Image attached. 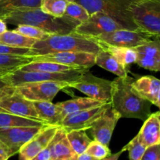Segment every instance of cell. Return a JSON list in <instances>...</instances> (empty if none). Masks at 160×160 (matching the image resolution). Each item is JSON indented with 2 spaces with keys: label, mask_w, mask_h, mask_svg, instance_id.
I'll return each instance as SVG.
<instances>
[{
  "label": "cell",
  "mask_w": 160,
  "mask_h": 160,
  "mask_svg": "<svg viewBox=\"0 0 160 160\" xmlns=\"http://www.w3.org/2000/svg\"><path fill=\"white\" fill-rule=\"evenodd\" d=\"M137 53L136 63L139 67L158 72L160 70V42L159 36L149 39L143 44L134 47Z\"/></svg>",
  "instance_id": "16"
},
{
  "label": "cell",
  "mask_w": 160,
  "mask_h": 160,
  "mask_svg": "<svg viewBox=\"0 0 160 160\" xmlns=\"http://www.w3.org/2000/svg\"><path fill=\"white\" fill-rule=\"evenodd\" d=\"M46 124L42 120L0 112V128L15 127H43Z\"/></svg>",
  "instance_id": "25"
},
{
  "label": "cell",
  "mask_w": 160,
  "mask_h": 160,
  "mask_svg": "<svg viewBox=\"0 0 160 160\" xmlns=\"http://www.w3.org/2000/svg\"><path fill=\"white\" fill-rule=\"evenodd\" d=\"M14 31L19 34H22V35L36 39V40H43V39L53 34L49 32H47V31H44L41 28H37V27L26 24L18 25V26H17V28L14 29Z\"/></svg>",
  "instance_id": "33"
},
{
  "label": "cell",
  "mask_w": 160,
  "mask_h": 160,
  "mask_svg": "<svg viewBox=\"0 0 160 160\" xmlns=\"http://www.w3.org/2000/svg\"><path fill=\"white\" fill-rule=\"evenodd\" d=\"M92 38L96 41L98 44H105L112 46L134 48L151 39L152 37L139 30L132 31L128 29H120L105 33Z\"/></svg>",
  "instance_id": "12"
},
{
  "label": "cell",
  "mask_w": 160,
  "mask_h": 160,
  "mask_svg": "<svg viewBox=\"0 0 160 160\" xmlns=\"http://www.w3.org/2000/svg\"><path fill=\"white\" fill-rule=\"evenodd\" d=\"M126 151V148L123 147V148H122L121 150H120V152H118L115 153V154H110L108 156H106V157L103 158V159H100V160H118L119 158H120V155L122 154V153L123 152Z\"/></svg>",
  "instance_id": "40"
},
{
  "label": "cell",
  "mask_w": 160,
  "mask_h": 160,
  "mask_svg": "<svg viewBox=\"0 0 160 160\" xmlns=\"http://www.w3.org/2000/svg\"><path fill=\"white\" fill-rule=\"evenodd\" d=\"M89 13L81 5L76 2H68L65 12L62 17L74 24L75 26L84 23L88 20Z\"/></svg>",
  "instance_id": "30"
},
{
  "label": "cell",
  "mask_w": 160,
  "mask_h": 160,
  "mask_svg": "<svg viewBox=\"0 0 160 160\" xmlns=\"http://www.w3.org/2000/svg\"><path fill=\"white\" fill-rule=\"evenodd\" d=\"M68 88L77 89L93 99L109 102L112 81L98 78L88 70H86L76 80L69 82Z\"/></svg>",
  "instance_id": "7"
},
{
  "label": "cell",
  "mask_w": 160,
  "mask_h": 160,
  "mask_svg": "<svg viewBox=\"0 0 160 160\" xmlns=\"http://www.w3.org/2000/svg\"><path fill=\"white\" fill-rule=\"evenodd\" d=\"M52 156H51V145H50V142L48 145H47L45 148L41 152H39L34 158L31 160H51Z\"/></svg>",
  "instance_id": "38"
},
{
  "label": "cell",
  "mask_w": 160,
  "mask_h": 160,
  "mask_svg": "<svg viewBox=\"0 0 160 160\" xmlns=\"http://www.w3.org/2000/svg\"><path fill=\"white\" fill-rule=\"evenodd\" d=\"M66 160H78V156H73V157L70 158V159H66Z\"/></svg>",
  "instance_id": "44"
},
{
  "label": "cell",
  "mask_w": 160,
  "mask_h": 160,
  "mask_svg": "<svg viewBox=\"0 0 160 160\" xmlns=\"http://www.w3.org/2000/svg\"><path fill=\"white\" fill-rule=\"evenodd\" d=\"M30 50H31V48L12 47L0 43V54L2 55L29 56Z\"/></svg>",
  "instance_id": "36"
},
{
  "label": "cell",
  "mask_w": 160,
  "mask_h": 160,
  "mask_svg": "<svg viewBox=\"0 0 160 160\" xmlns=\"http://www.w3.org/2000/svg\"><path fill=\"white\" fill-rule=\"evenodd\" d=\"M39 119L46 124L52 126H59L64 118L62 109L56 104L52 102L40 101L32 102Z\"/></svg>",
  "instance_id": "21"
},
{
  "label": "cell",
  "mask_w": 160,
  "mask_h": 160,
  "mask_svg": "<svg viewBox=\"0 0 160 160\" xmlns=\"http://www.w3.org/2000/svg\"><path fill=\"white\" fill-rule=\"evenodd\" d=\"M138 140L145 147L160 144V112L151 113L144 121L137 134Z\"/></svg>",
  "instance_id": "19"
},
{
  "label": "cell",
  "mask_w": 160,
  "mask_h": 160,
  "mask_svg": "<svg viewBox=\"0 0 160 160\" xmlns=\"http://www.w3.org/2000/svg\"><path fill=\"white\" fill-rule=\"evenodd\" d=\"M59 126L46 125L43 127L29 142L19 151V160H31L39 152L48 145L54 137Z\"/></svg>",
  "instance_id": "17"
},
{
  "label": "cell",
  "mask_w": 160,
  "mask_h": 160,
  "mask_svg": "<svg viewBox=\"0 0 160 160\" xmlns=\"http://www.w3.org/2000/svg\"><path fill=\"white\" fill-rule=\"evenodd\" d=\"M0 112L40 120L32 102L22 96L12 86H5L0 92Z\"/></svg>",
  "instance_id": "8"
},
{
  "label": "cell",
  "mask_w": 160,
  "mask_h": 160,
  "mask_svg": "<svg viewBox=\"0 0 160 160\" xmlns=\"http://www.w3.org/2000/svg\"><path fill=\"white\" fill-rule=\"evenodd\" d=\"M134 78L128 75L112 81L110 102L120 118H133L145 121L151 114L152 104L142 98L131 87Z\"/></svg>",
  "instance_id": "1"
},
{
  "label": "cell",
  "mask_w": 160,
  "mask_h": 160,
  "mask_svg": "<svg viewBox=\"0 0 160 160\" xmlns=\"http://www.w3.org/2000/svg\"><path fill=\"white\" fill-rule=\"evenodd\" d=\"M51 160H66L77 156L71 148L67 138V131L59 126L54 137L50 142Z\"/></svg>",
  "instance_id": "20"
},
{
  "label": "cell",
  "mask_w": 160,
  "mask_h": 160,
  "mask_svg": "<svg viewBox=\"0 0 160 160\" xmlns=\"http://www.w3.org/2000/svg\"><path fill=\"white\" fill-rule=\"evenodd\" d=\"M124 29L115 19L102 12L91 14L88 20L78 25L74 31L81 35L95 38L116 30Z\"/></svg>",
  "instance_id": "11"
},
{
  "label": "cell",
  "mask_w": 160,
  "mask_h": 160,
  "mask_svg": "<svg viewBox=\"0 0 160 160\" xmlns=\"http://www.w3.org/2000/svg\"><path fill=\"white\" fill-rule=\"evenodd\" d=\"M36 39L23 36L15 31H6L0 34V43L19 48H31L36 42Z\"/></svg>",
  "instance_id": "29"
},
{
  "label": "cell",
  "mask_w": 160,
  "mask_h": 160,
  "mask_svg": "<svg viewBox=\"0 0 160 160\" xmlns=\"http://www.w3.org/2000/svg\"><path fill=\"white\" fill-rule=\"evenodd\" d=\"M31 61L56 62L79 70H88L95 65V54L86 52H61L31 56Z\"/></svg>",
  "instance_id": "10"
},
{
  "label": "cell",
  "mask_w": 160,
  "mask_h": 160,
  "mask_svg": "<svg viewBox=\"0 0 160 160\" xmlns=\"http://www.w3.org/2000/svg\"><path fill=\"white\" fill-rule=\"evenodd\" d=\"M131 16L139 31L152 38L160 34V0H142L131 8Z\"/></svg>",
  "instance_id": "5"
},
{
  "label": "cell",
  "mask_w": 160,
  "mask_h": 160,
  "mask_svg": "<svg viewBox=\"0 0 160 160\" xmlns=\"http://www.w3.org/2000/svg\"><path fill=\"white\" fill-rule=\"evenodd\" d=\"M95 65L108 70L119 78H124L128 75V70L120 65L112 54L102 48L95 54Z\"/></svg>",
  "instance_id": "23"
},
{
  "label": "cell",
  "mask_w": 160,
  "mask_h": 160,
  "mask_svg": "<svg viewBox=\"0 0 160 160\" xmlns=\"http://www.w3.org/2000/svg\"><path fill=\"white\" fill-rule=\"evenodd\" d=\"M42 0H0V20L22 9L40 7Z\"/></svg>",
  "instance_id": "26"
},
{
  "label": "cell",
  "mask_w": 160,
  "mask_h": 160,
  "mask_svg": "<svg viewBox=\"0 0 160 160\" xmlns=\"http://www.w3.org/2000/svg\"><path fill=\"white\" fill-rule=\"evenodd\" d=\"M102 48H104L114 56L119 63L123 66L126 70L132 63L136 62L137 53L134 48H126V47H118L107 45L105 44H99Z\"/></svg>",
  "instance_id": "24"
},
{
  "label": "cell",
  "mask_w": 160,
  "mask_h": 160,
  "mask_svg": "<svg viewBox=\"0 0 160 160\" xmlns=\"http://www.w3.org/2000/svg\"><path fill=\"white\" fill-rule=\"evenodd\" d=\"M120 119V115L112 109L109 102L106 110L95 120L88 129L94 140L108 146Z\"/></svg>",
  "instance_id": "13"
},
{
  "label": "cell",
  "mask_w": 160,
  "mask_h": 160,
  "mask_svg": "<svg viewBox=\"0 0 160 160\" xmlns=\"http://www.w3.org/2000/svg\"><path fill=\"white\" fill-rule=\"evenodd\" d=\"M67 2H73V1H74V0H67Z\"/></svg>",
  "instance_id": "45"
},
{
  "label": "cell",
  "mask_w": 160,
  "mask_h": 160,
  "mask_svg": "<svg viewBox=\"0 0 160 160\" xmlns=\"http://www.w3.org/2000/svg\"><path fill=\"white\" fill-rule=\"evenodd\" d=\"M5 73H6V72H4V71H0V92H1L2 89L5 86L7 85V84L4 82L2 78V76L3 74H5Z\"/></svg>",
  "instance_id": "43"
},
{
  "label": "cell",
  "mask_w": 160,
  "mask_h": 160,
  "mask_svg": "<svg viewBox=\"0 0 160 160\" xmlns=\"http://www.w3.org/2000/svg\"><path fill=\"white\" fill-rule=\"evenodd\" d=\"M67 138L73 152L77 155L85 152L92 140L86 134V130H72L67 131Z\"/></svg>",
  "instance_id": "28"
},
{
  "label": "cell",
  "mask_w": 160,
  "mask_h": 160,
  "mask_svg": "<svg viewBox=\"0 0 160 160\" xmlns=\"http://www.w3.org/2000/svg\"><path fill=\"white\" fill-rule=\"evenodd\" d=\"M105 103L107 102H103L93 99L89 97H79V98L59 102L57 103V105L62 109V115H63V117H65L69 114L92 109V108L101 106Z\"/></svg>",
  "instance_id": "22"
},
{
  "label": "cell",
  "mask_w": 160,
  "mask_h": 160,
  "mask_svg": "<svg viewBox=\"0 0 160 160\" xmlns=\"http://www.w3.org/2000/svg\"><path fill=\"white\" fill-rule=\"evenodd\" d=\"M21 71H41L47 72V73H64L69 72L71 70H79V69L73 68V67H68V66L62 65V64L56 63L51 62H34L31 61L29 63L24 66H22L19 68Z\"/></svg>",
  "instance_id": "27"
},
{
  "label": "cell",
  "mask_w": 160,
  "mask_h": 160,
  "mask_svg": "<svg viewBox=\"0 0 160 160\" xmlns=\"http://www.w3.org/2000/svg\"><path fill=\"white\" fill-rule=\"evenodd\" d=\"M78 160H99V159L93 157V156H92L91 155L88 154V153L84 152V153H82V154L78 156Z\"/></svg>",
  "instance_id": "41"
},
{
  "label": "cell",
  "mask_w": 160,
  "mask_h": 160,
  "mask_svg": "<svg viewBox=\"0 0 160 160\" xmlns=\"http://www.w3.org/2000/svg\"><path fill=\"white\" fill-rule=\"evenodd\" d=\"M6 23L12 25L26 24L37 27L53 34H69L74 31L76 26L64 17L56 18L41 10L40 7L22 9L5 17Z\"/></svg>",
  "instance_id": "3"
},
{
  "label": "cell",
  "mask_w": 160,
  "mask_h": 160,
  "mask_svg": "<svg viewBox=\"0 0 160 160\" xmlns=\"http://www.w3.org/2000/svg\"><path fill=\"white\" fill-rule=\"evenodd\" d=\"M7 31V27H6V23L2 20H0V34L4 33L5 31Z\"/></svg>",
  "instance_id": "42"
},
{
  "label": "cell",
  "mask_w": 160,
  "mask_h": 160,
  "mask_svg": "<svg viewBox=\"0 0 160 160\" xmlns=\"http://www.w3.org/2000/svg\"><path fill=\"white\" fill-rule=\"evenodd\" d=\"M109 102L101 106L73 112L66 116L62 119L59 127L63 128L66 131L72 130H88L98 117L106 110Z\"/></svg>",
  "instance_id": "15"
},
{
  "label": "cell",
  "mask_w": 160,
  "mask_h": 160,
  "mask_svg": "<svg viewBox=\"0 0 160 160\" xmlns=\"http://www.w3.org/2000/svg\"><path fill=\"white\" fill-rule=\"evenodd\" d=\"M68 83L65 81H39L24 83L13 88L22 96L31 102H52L58 92L68 88Z\"/></svg>",
  "instance_id": "9"
},
{
  "label": "cell",
  "mask_w": 160,
  "mask_h": 160,
  "mask_svg": "<svg viewBox=\"0 0 160 160\" xmlns=\"http://www.w3.org/2000/svg\"><path fill=\"white\" fill-rule=\"evenodd\" d=\"M31 62V56L0 54V71L11 73Z\"/></svg>",
  "instance_id": "31"
},
{
  "label": "cell",
  "mask_w": 160,
  "mask_h": 160,
  "mask_svg": "<svg viewBox=\"0 0 160 160\" xmlns=\"http://www.w3.org/2000/svg\"><path fill=\"white\" fill-rule=\"evenodd\" d=\"M86 153L98 159H102L111 154L109 147L96 141H92L86 149Z\"/></svg>",
  "instance_id": "35"
},
{
  "label": "cell",
  "mask_w": 160,
  "mask_h": 160,
  "mask_svg": "<svg viewBox=\"0 0 160 160\" xmlns=\"http://www.w3.org/2000/svg\"><path fill=\"white\" fill-rule=\"evenodd\" d=\"M142 0H74L83 6L89 15L102 12L115 19L124 29L138 30L131 12L133 5Z\"/></svg>",
  "instance_id": "4"
},
{
  "label": "cell",
  "mask_w": 160,
  "mask_h": 160,
  "mask_svg": "<svg viewBox=\"0 0 160 160\" xmlns=\"http://www.w3.org/2000/svg\"><path fill=\"white\" fill-rule=\"evenodd\" d=\"M11 156H12L11 152L0 140V160H8Z\"/></svg>",
  "instance_id": "39"
},
{
  "label": "cell",
  "mask_w": 160,
  "mask_h": 160,
  "mask_svg": "<svg viewBox=\"0 0 160 160\" xmlns=\"http://www.w3.org/2000/svg\"><path fill=\"white\" fill-rule=\"evenodd\" d=\"M124 148L129 152L130 160H142L146 147L141 143L138 137L136 135L128 145H125Z\"/></svg>",
  "instance_id": "34"
},
{
  "label": "cell",
  "mask_w": 160,
  "mask_h": 160,
  "mask_svg": "<svg viewBox=\"0 0 160 160\" xmlns=\"http://www.w3.org/2000/svg\"><path fill=\"white\" fill-rule=\"evenodd\" d=\"M67 3V0H42L40 9L48 15L60 18L64 15Z\"/></svg>",
  "instance_id": "32"
},
{
  "label": "cell",
  "mask_w": 160,
  "mask_h": 160,
  "mask_svg": "<svg viewBox=\"0 0 160 160\" xmlns=\"http://www.w3.org/2000/svg\"><path fill=\"white\" fill-rule=\"evenodd\" d=\"M43 127L0 128V140L9 148L12 156H14L18 153L20 148L38 134Z\"/></svg>",
  "instance_id": "14"
},
{
  "label": "cell",
  "mask_w": 160,
  "mask_h": 160,
  "mask_svg": "<svg viewBox=\"0 0 160 160\" xmlns=\"http://www.w3.org/2000/svg\"><path fill=\"white\" fill-rule=\"evenodd\" d=\"M142 160H160V144L147 147Z\"/></svg>",
  "instance_id": "37"
},
{
  "label": "cell",
  "mask_w": 160,
  "mask_h": 160,
  "mask_svg": "<svg viewBox=\"0 0 160 160\" xmlns=\"http://www.w3.org/2000/svg\"><path fill=\"white\" fill-rule=\"evenodd\" d=\"M86 70H74L64 73H47L41 71H21L19 69L5 73L2 76L4 82L8 86H15L24 83L39 82V81H65L70 82L79 78Z\"/></svg>",
  "instance_id": "6"
},
{
  "label": "cell",
  "mask_w": 160,
  "mask_h": 160,
  "mask_svg": "<svg viewBox=\"0 0 160 160\" xmlns=\"http://www.w3.org/2000/svg\"><path fill=\"white\" fill-rule=\"evenodd\" d=\"M131 87L142 98L160 107V81L157 78L151 75L142 76L134 80Z\"/></svg>",
  "instance_id": "18"
},
{
  "label": "cell",
  "mask_w": 160,
  "mask_h": 160,
  "mask_svg": "<svg viewBox=\"0 0 160 160\" xmlns=\"http://www.w3.org/2000/svg\"><path fill=\"white\" fill-rule=\"evenodd\" d=\"M100 49L99 44L93 38L73 31L69 34H52L43 40H37L31 48L29 56L61 52H86L96 54Z\"/></svg>",
  "instance_id": "2"
}]
</instances>
